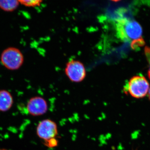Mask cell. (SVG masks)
I'll use <instances>...</instances> for the list:
<instances>
[{
	"label": "cell",
	"mask_w": 150,
	"mask_h": 150,
	"mask_svg": "<svg viewBox=\"0 0 150 150\" xmlns=\"http://www.w3.org/2000/svg\"><path fill=\"white\" fill-rule=\"evenodd\" d=\"M116 30L118 37L124 41L131 42L133 46L143 45L142 29L141 25L134 20L123 18L118 20L116 24Z\"/></svg>",
	"instance_id": "6da1fadb"
},
{
	"label": "cell",
	"mask_w": 150,
	"mask_h": 150,
	"mask_svg": "<svg viewBox=\"0 0 150 150\" xmlns=\"http://www.w3.org/2000/svg\"><path fill=\"white\" fill-rule=\"evenodd\" d=\"M150 85L143 76H136L131 78L124 87V91L136 98L144 97L149 93Z\"/></svg>",
	"instance_id": "7a4b0ae2"
},
{
	"label": "cell",
	"mask_w": 150,
	"mask_h": 150,
	"mask_svg": "<svg viewBox=\"0 0 150 150\" xmlns=\"http://www.w3.org/2000/svg\"><path fill=\"white\" fill-rule=\"evenodd\" d=\"M1 60L3 66L8 69L16 70L22 66L24 57L18 48L9 47L2 53Z\"/></svg>",
	"instance_id": "3957f363"
},
{
	"label": "cell",
	"mask_w": 150,
	"mask_h": 150,
	"mask_svg": "<svg viewBox=\"0 0 150 150\" xmlns=\"http://www.w3.org/2000/svg\"><path fill=\"white\" fill-rule=\"evenodd\" d=\"M65 73L73 82L80 83L83 81L86 75L85 67L81 62L72 60L66 64Z\"/></svg>",
	"instance_id": "277c9868"
},
{
	"label": "cell",
	"mask_w": 150,
	"mask_h": 150,
	"mask_svg": "<svg viewBox=\"0 0 150 150\" xmlns=\"http://www.w3.org/2000/svg\"><path fill=\"white\" fill-rule=\"evenodd\" d=\"M36 133L38 137L45 142L54 139L58 135L57 124L50 119H44L38 125Z\"/></svg>",
	"instance_id": "5b68a950"
},
{
	"label": "cell",
	"mask_w": 150,
	"mask_h": 150,
	"mask_svg": "<svg viewBox=\"0 0 150 150\" xmlns=\"http://www.w3.org/2000/svg\"><path fill=\"white\" fill-rule=\"evenodd\" d=\"M27 110L33 116H40L45 114L48 109L46 100L41 96L31 98L27 103Z\"/></svg>",
	"instance_id": "8992f818"
},
{
	"label": "cell",
	"mask_w": 150,
	"mask_h": 150,
	"mask_svg": "<svg viewBox=\"0 0 150 150\" xmlns=\"http://www.w3.org/2000/svg\"><path fill=\"white\" fill-rule=\"evenodd\" d=\"M13 99L9 92L5 90H0V111L6 112L12 107Z\"/></svg>",
	"instance_id": "52a82bcc"
},
{
	"label": "cell",
	"mask_w": 150,
	"mask_h": 150,
	"mask_svg": "<svg viewBox=\"0 0 150 150\" xmlns=\"http://www.w3.org/2000/svg\"><path fill=\"white\" fill-rule=\"evenodd\" d=\"M19 4V1H13V0L0 1V8L5 11H13L18 7Z\"/></svg>",
	"instance_id": "ba28073f"
},
{
	"label": "cell",
	"mask_w": 150,
	"mask_h": 150,
	"mask_svg": "<svg viewBox=\"0 0 150 150\" xmlns=\"http://www.w3.org/2000/svg\"><path fill=\"white\" fill-rule=\"evenodd\" d=\"M20 4L22 5L28 7H35L39 6L41 4V3L43 2L42 1L40 0H36V1H19Z\"/></svg>",
	"instance_id": "9c48e42d"
},
{
	"label": "cell",
	"mask_w": 150,
	"mask_h": 150,
	"mask_svg": "<svg viewBox=\"0 0 150 150\" xmlns=\"http://www.w3.org/2000/svg\"><path fill=\"white\" fill-rule=\"evenodd\" d=\"M45 145L48 147L53 148L56 147L58 144V142L56 138L52 139L45 142Z\"/></svg>",
	"instance_id": "30bf717a"
},
{
	"label": "cell",
	"mask_w": 150,
	"mask_h": 150,
	"mask_svg": "<svg viewBox=\"0 0 150 150\" xmlns=\"http://www.w3.org/2000/svg\"><path fill=\"white\" fill-rule=\"evenodd\" d=\"M145 53L146 55L147 58L149 62V71L148 72V76L150 79V48H146L145 50Z\"/></svg>",
	"instance_id": "8fae6325"
},
{
	"label": "cell",
	"mask_w": 150,
	"mask_h": 150,
	"mask_svg": "<svg viewBox=\"0 0 150 150\" xmlns=\"http://www.w3.org/2000/svg\"><path fill=\"white\" fill-rule=\"evenodd\" d=\"M148 96H149V98L150 100V87L149 88V93H148Z\"/></svg>",
	"instance_id": "7c38bea8"
},
{
	"label": "cell",
	"mask_w": 150,
	"mask_h": 150,
	"mask_svg": "<svg viewBox=\"0 0 150 150\" xmlns=\"http://www.w3.org/2000/svg\"><path fill=\"white\" fill-rule=\"evenodd\" d=\"M0 150H8L7 149H1Z\"/></svg>",
	"instance_id": "4fadbf2b"
}]
</instances>
